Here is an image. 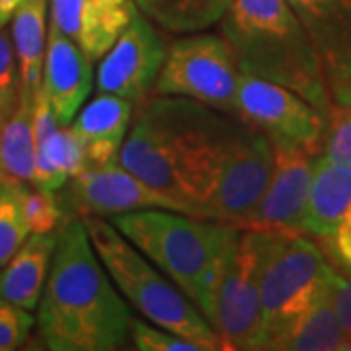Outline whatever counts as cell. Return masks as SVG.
<instances>
[{"instance_id": "cell-1", "label": "cell", "mask_w": 351, "mask_h": 351, "mask_svg": "<svg viewBox=\"0 0 351 351\" xmlns=\"http://www.w3.org/2000/svg\"><path fill=\"white\" fill-rule=\"evenodd\" d=\"M239 121L201 101L158 94L127 131L117 162L152 188L189 203L201 217Z\"/></svg>"}, {"instance_id": "cell-2", "label": "cell", "mask_w": 351, "mask_h": 351, "mask_svg": "<svg viewBox=\"0 0 351 351\" xmlns=\"http://www.w3.org/2000/svg\"><path fill=\"white\" fill-rule=\"evenodd\" d=\"M38 306L39 334L49 350L113 351L123 346L129 308L104 271L82 219L61 226Z\"/></svg>"}, {"instance_id": "cell-3", "label": "cell", "mask_w": 351, "mask_h": 351, "mask_svg": "<svg viewBox=\"0 0 351 351\" xmlns=\"http://www.w3.org/2000/svg\"><path fill=\"white\" fill-rule=\"evenodd\" d=\"M242 73L297 92L328 115L332 90L318 53L287 0H232L221 20Z\"/></svg>"}, {"instance_id": "cell-4", "label": "cell", "mask_w": 351, "mask_h": 351, "mask_svg": "<svg viewBox=\"0 0 351 351\" xmlns=\"http://www.w3.org/2000/svg\"><path fill=\"white\" fill-rule=\"evenodd\" d=\"M112 225L170 277L209 322L215 291L240 228L170 209L113 215Z\"/></svg>"}, {"instance_id": "cell-5", "label": "cell", "mask_w": 351, "mask_h": 351, "mask_svg": "<svg viewBox=\"0 0 351 351\" xmlns=\"http://www.w3.org/2000/svg\"><path fill=\"white\" fill-rule=\"evenodd\" d=\"M80 219L113 285L138 313L154 326L197 343L203 351L221 350V339L199 308L170 277L154 267L151 260L112 225V221L98 215H84Z\"/></svg>"}, {"instance_id": "cell-6", "label": "cell", "mask_w": 351, "mask_h": 351, "mask_svg": "<svg viewBox=\"0 0 351 351\" xmlns=\"http://www.w3.org/2000/svg\"><path fill=\"white\" fill-rule=\"evenodd\" d=\"M332 265L320 248L301 232L263 230L260 299H262V336L260 348L306 311L326 289Z\"/></svg>"}, {"instance_id": "cell-7", "label": "cell", "mask_w": 351, "mask_h": 351, "mask_svg": "<svg viewBox=\"0 0 351 351\" xmlns=\"http://www.w3.org/2000/svg\"><path fill=\"white\" fill-rule=\"evenodd\" d=\"M240 76L242 69L230 43L221 34L195 32L166 51L154 92L201 101L237 117Z\"/></svg>"}, {"instance_id": "cell-8", "label": "cell", "mask_w": 351, "mask_h": 351, "mask_svg": "<svg viewBox=\"0 0 351 351\" xmlns=\"http://www.w3.org/2000/svg\"><path fill=\"white\" fill-rule=\"evenodd\" d=\"M263 230L240 228L215 291L209 324L221 339V350H258L262 336Z\"/></svg>"}, {"instance_id": "cell-9", "label": "cell", "mask_w": 351, "mask_h": 351, "mask_svg": "<svg viewBox=\"0 0 351 351\" xmlns=\"http://www.w3.org/2000/svg\"><path fill=\"white\" fill-rule=\"evenodd\" d=\"M271 166L269 138L240 119L201 205V217L242 228L269 184Z\"/></svg>"}, {"instance_id": "cell-10", "label": "cell", "mask_w": 351, "mask_h": 351, "mask_svg": "<svg viewBox=\"0 0 351 351\" xmlns=\"http://www.w3.org/2000/svg\"><path fill=\"white\" fill-rule=\"evenodd\" d=\"M237 117L262 131L274 147H293L320 154L326 115L297 92L242 73L237 100Z\"/></svg>"}, {"instance_id": "cell-11", "label": "cell", "mask_w": 351, "mask_h": 351, "mask_svg": "<svg viewBox=\"0 0 351 351\" xmlns=\"http://www.w3.org/2000/svg\"><path fill=\"white\" fill-rule=\"evenodd\" d=\"M69 201L80 217H113L141 209H170L197 217L189 203L152 188L115 160L90 164L82 174L73 178Z\"/></svg>"}, {"instance_id": "cell-12", "label": "cell", "mask_w": 351, "mask_h": 351, "mask_svg": "<svg viewBox=\"0 0 351 351\" xmlns=\"http://www.w3.org/2000/svg\"><path fill=\"white\" fill-rule=\"evenodd\" d=\"M166 45L151 22L135 12L131 22L101 57L96 75L98 94L133 101L145 100L166 59Z\"/></svg>"}, {"instance_id": "cell-13", "label": "cell", "mask_w": 351, "mask_h": 351, "mask_svg": "<svg viewBox=\"0 0 351 351\" xmlns=\"http://www.w3.org/2000/svg\"><path fill=\"white\" fill-rule=\"evenodd\" d=\"M274 147V145H271ZM314 160L293 147H274V166L262 199L242 228L301 232L313 182Z\"/></svg>"}, {"instance_id": "cell-14", "label": "cell", "mask_w": 351, "mask_h": 351, "mask_svg": "<svg viewBox=\"0 0 351 351\" xmlns=\"http://www.w3.org/2000/svg\"><path fill=\"white\" fill-rule=\"evenodd\" d=\"M313 41L332 94L351 82V0H287Z\"/></svg>"}, {"instance_id": "cell-15", "label": "cell", "mask_w": 351, "mask_h": 351, "mask_svg": "<svg viewBox=\"0 0 351 351\" xmlns=\"http://www.w3.org/2000/svg\"><path fill=\"white\" fill-rule=\"evenodd\" d=\"M135 12V0H51V24L73 39L92 63L110 51Z\"/></svg>"}, {"instance_id": "cell-16", "label": "cell", "mask_w": 351, "mask_h": 351, "mask_svg": "<svg viewBox=\"0 0 351 351\" xmlns=\"http://www.w3.org/2000/svg\"><path fill=\"white\" fill-rule=\"evenodd\" d=\"M41 90L61 125H71L92 90V61L55 24L47 29Z\"/></svg>"}, {"instance_id": "cell-17", "label": "cell", "mask_w": 351, "mask_h": 351, "mask_svg": "<svg viewBox=\"0 0 351 351\" xmlns=\"http://www.w3.org/2000/svg\"><path fill=\"white\" fill-rule=\"evenodd\" d=\"M131 101L112 94H100L88 104L71 123L90 164H108L115 160L123 145L129 121H131Z\"/></svg>"}, {"instance_id": "cell-18", "label": "cell", "mask_w": 351, "mask_h": 351, "mask_svg": "<svg viewBox=\"0 0 351 351\" xmlns=\"http://www.w3.org/2000/svg\"><path fill=\"white\" fill-rule=\"evenodd\" d=\"M350 207L351 166L330 162L324 156H318L313 166L302 232L318 239H330Z\"/></svg>"}, {"instance_id": "cell-19", "label": "cell", "mask_w": 351, "mask_h": 351, "mask_svg": "<svg viewBox=\"0 0 351 351\" xmlns=\"http://www.w3.org/2000/svg\"><path fill=\"white\" fill-rule=\"evenodd\" d=\"M55 244V232H29L0 274V297L22 308L36 311L49 276Z\"/></svg>"}, {"instance_id": "cell-20", "label": "cell", "mask_w": 351, "mask_h": 351, "mask_svg": "<svg viewBox=\"0 0 351 351\" xmlns=\"http://www.w3.org/2000/svg\"><path fill=\"white\" fill-rule=\"evenodd\" d=\"M334 269V267H332ZM332 276V274H330ZM346 334L341 330L334 302L330 297V281L314 302L293 318L265 350L279 351H332L343 350Z\"/></svg>"}, {"instance_id": "cell-21", "label": "cell", "mask_w": 351, "mask_h": 351, "mask_svg": "<svg viewBox=\"0 0 351 351\" xmlns=\"http://www.w3.org/2000/svg\"><path fill=\"white\" fill-rule=\"evenodd\" d=\"M47 0H22L12 16L14 51L20 69V96L36 100L47 47Z\"/></svg>"}, {"instance_id": "cell-22", "label": "cell", "mask_w": 351, "mask_h": 351, "mask_svg": "<svg viewBox=\"0 0 351 351\" xmlns=\"http://www.w3.org/2000/svg\"><path fill=\"white\" fill-rule=\"evenodd\" d=\"M86 151L71 125H61L49 137L36 143L34 158V180L39 189L57 191L69 178H76L86 170Z\"/></svg>"}, {"instance_id": "cell-23", "label": "cell", "mask_w": 351, "mask_h": 351, "mask_svg": "<svg viewBox=\"0 0 351 351\" xmlns=\"http://www.w3.org/2000/svg\"><path fill=\"white\" fill-rule=\"evenodd\" d=\"M34 158V100L20 96L0 131V176L20 182H32Z\"/></svg>"}, {"instance_id": "cell-24", "label": "cell", "mask_w": 351, "mask_h": 351, "mask_svg": "<svg viewBox=\"0 0 351 351\" xmlns=\"http://www.w3.org/2000/svg\"><path fill=\"white\" fill-rule=\"evenodd\" d=\"M27 191L24 182L0 176V269L12 260L29 237L25 221Z\"/></svg>"}, {"instance_id": "cell-25", "label": "cell", "mask_w": 351, "mask_h": 351, "mask_svg": "<svg viewBox=\"0 0 351 351\" xmlns=\"http://www.w3.org/2000/svg\"><path fill=\"white\" fill-rule=\"evenodd\" d=\"M232 0H166L154 20L174 34L203 32L223 20Z\"/></svg>"}, {"instance_id": "cell-26", "label": "cell", "mask_w": 351, "mask_h": 351, "mask_svg": "<svg viewBox=\"0 0 351 351\" xmlns=\"http://www.w3.org/2000/svg\"><path fill=\"white\" fill-rule=\"evenodd\" d=\"M320 152L330 162L351 166V106L330 108Z\"/></svg>"}, {"instance_id": "cell-27", "label": "cell", "mask_w": 351, "mask_h": 351, "mask_svg": "<svg viewBox=\"0 0 351 351\" xmlns=\"http://www.w3.org/2000/svg\"><path fill=\"white\" fill-rule=\"evenodd\" d=\"M20 98V69L14 51V41L10 32L0 27V108L6 115L12 110Z\"/></svg>"}, {"instance_id": "cell-28", "label": "cell", "mask_w": 351, "mask_h": 351, "mask_svg": "<svg viewBox=\"0 0 351 351\" xmlns=\"http://www.w3.org/2000/svg\"><path fill=\"white\" fill-rule=\"evenodd\" d=\"M129 332L133 336L135 348L141 351H203L197 343L182 338L170 330L151 326L138 318H131Z\"/></svg>"}, {"instance_id": "cell-29", "label": "cell", "mask_w": 351, "mask_h": 351, "mask_svg": "<svg viewBox=\"0 0 351 351\" xmlns=\"http://www.w3.org/2000/svg\"><path fill=\"white\" fill-rule=\"evenodd\" d=\"M36 318L32 311L22 308L0 297V351H14L22 348Z\"/></svg>"}, {"instance_id": "cell-30", "label": "cell", "mask_w": 351, "mask_h": 351, "mask_svg": "<svg viewBox=\"0 0 351 351\" xmlns=\"http://www.w3.org/2000/svg\"><path fill=\"white\" fill-rule=\"evenodd\" d=\"M55 191L39 189L25 195V221L29 232H53L61 221V209L53 195Z\"/></svg>"}, {"instance_id": "cell-31", "label": "cell", "mask_w": 351, "mask_h": 351, "mask_svg": "<svg viewBox=\"0 0 351 351\" xmlns=\"http://www.w3.org/2000/svg\"><path fill=\"white\" fill-rule=\"evenodd\" d=\"M330 297L334 302L346 339L351 338V269H348V274H338L336 269H332Z\"/></svg>"}, {"instance_id": "cell-32", "label": "cell", "mask_w": 351, "mask_h": 351, "mask_svg": "<svg viewBox=\"0 0 351 351\" xmlns=\"http://www.w3.org/2000/svg\"><path fill=\"white\" fill-rule=\"evenodd\" d=\"M334 237V256L339 265L351 269V207L346 211L343 219L339 221Z\"/></svg>"}, {"instance_id": "cell-33", "label": "cell", "mask_w": 351, "mask_h": 351, "mask_svg": "<svg viewBox=\"0 0 351 351\" xmlns=\"http://www.w3.org/2000/svg\"><path fill=\"white\" fill-rule=\"evenodd\" d=\"M22 4V0H0V27L12 20L16 8Z\"/></svg>"}, {"instance_id": "cell-34", "label": "cell", "mask_w": 351, "mask_h": 351, "mask_svg": "<svg viewBox=\"0 0 351 351\" xmlns=\"http://www.w3.org/2000/svg\"><path fill=\"white\" fill-rule=\"evenodd\" d=\"M166 0H135V4H137V8L143 14H147V16H151L154 18V14L160 10V6H162Z\"/></svg>"}, {"instance_id": "cell-35", "label": "cell", "mask_w": 351, "mask_h": 351, "mask_svg": "<svg viewBox=\"0 0 351 351\" xmlns=\"http://www.w3.org/2000/svg\"><path fill=\"white\" fill-rule=\"evenodd\" d=\"M334 98L341 106H351V82H348L346 86H341L339 90L334 92Z\"/></svg>"}, {"instance_id": "cell-36", "label": "cell", "mask_w": 351, "mask_h": 351, "mask_svg": "<svg viewBox=\"0 0 351 351\" xmlns=\"http://www.w3.org/2000/svg\"><path fill=\"white\" fill-rule=\"evenodd\" d=\"M4 121H6V115H4L2 108H0V131H2V127H4Z\"/></svg>"}]
</instances>
